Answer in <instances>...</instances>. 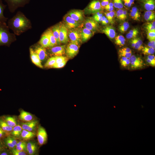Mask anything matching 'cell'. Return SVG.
Instances as JSON below:
<instances>
[{"mask_svg": "<svg viewBox=\"0 0 155 155\" xmlns=\"http://www.w3.org/2000/svg\"><path fill=\"white\" fill-rule=\"evenodd\" d=\"M38 43L41 46L44 48L49 47L50 44L49 39L45 32L41 36Z\"/></svg>", "mask_w": 155, "mask_h": 155, "instance_id": "28", "label": "cell"}, {"mask_svg": "<svg viewBox=\"0 0 155 155\" xmlns=\"http://www.w3.org/2000/svg\"><path fill=\"white\" fill-rule=\"evenodd\" d=\"M55 57L56 58V63L55 64L61 63L66 60L68 59L67 57L63 56Z\"/></svg>", "mask_w": 155, "mask_h": 155, "instance_id": "43", "label": "cell"}, {"mask_svg": "<svg viewBox=\"0 0 155 155\" xmlns=\"http://www.w3.org/2000/svg\"><path fill=\"white\" fill-rule=\"evenodd\" d=\"M110 19V23L113 22V20L115 15V12L114 11H112L109 12Z\"/></svg>", "mask_w": 155, "mask_h": 155, "instance_id": "53", "label": "cell"}, {"mask_svg": "<svg viewBox=\"0 0 155 155\" xmlns=\"http://www.w3.org/2000/svg\"><path fill=\"white\" fill-rule=\"evenodd\" d=\"M144 55H153L155 53V49L148 46H144L141 50Z\"/></svg>", "mask_w": 155, "mask_h": 155, "instance_id": "34", "label": "cell"}, {"mask_svg": "<svg viewBox=\"0 0 155 155\" xmlns=\"http://www.w3.org/2000/svg\"><path fill=\"white\" fill-rule=\"evenodd\" d=\"M146 61L147 64L148 65L153 67H154L155 66V64L153 63L151 61L148 59L146 58Z\"/></svg>", "mask_w": 155, "mask_h": 155, "instance_id": "58", "label": "cell"}, {"mask_svg": "<svg viewBox=\"0 0 155 155\" xmlns=\"http://www.w3.org/2000/svg\"><path fill=\"white\" fill-rule=\"evenodd\" d=\"M9 126L14 127L19 124L20 121L15 116L4 115L1 116Z\"/></svg>", "mask_w": 155, "mask_h": 155, "instance_id": "13", "label": "cell"}, {"mask_svg": "<svg viewBox=\"0 0 155 155\" xmlns=\"http://www.w3.org/2000/svg\"><path fill=\"white\" fill-rule=\"evenodd\" d=\"M113 7H114V6L113 2L110 1L109 4L105 7L104 9L107 11L109 8Z\"/></svg>", "mask_w": 155, "mask_h": 155, "instance_id": "57", "label": "cell"}, {"mask_svg": "<svg viewBox=\"0 0 155 155\" xmlns=\"http://www.w3.org/2000/svg\"><path fill=\"white\" fill-rule=\"evenodd\" d=\"M125 42V39L124 37L122 35H119L115 38V43L117 46L120 47L123 46Z\"/></svg>", "mask_w": 155, "mask_h": 155, "instance_id": "32", "label": "cell"}, {"mask_svg": "<svg viewBox=\"0 0 155 155\" xmlns=\"http://www.w3.org/2000/svg\"><path fill=\"white\" fill-rule=\"evenodd\" d=\"M15 148L18 150L27 153L26 145L17 146Z\"/></svg>", "mask_w": 155, "mask_h": 155, "instance_id": "47", "label": "cell"}, {"mask_svg": "<svg viewBox=\"0 0 155 155\" xmlns=\"http://www.w3.org/2000/svg\"><path fill=\"white\" fill-rule=\"evenodd\" d=\"M129 16L134 20H139L140 17V13L137 7H133L130 11Z\"/></svg>", "mask_w": 155, "mask_h": 155, "instance_id": "29", "label": "cell"}, {"mask_svg": "<svg viewBox=\"0 0 155 155\" xmlns=\"http://www.w3.org/2000/svg\"><path fill=\"white\" fill-rule=\"evenodd\" d=\"M30 57L32 63L38 67L42 68L43 66L41 64V61L38 56L31 47L30 48Z\"/></svg>", "mask_w": 155, "mask_h": 155, "instance_id": "17", "label": "cell"}, {"mask_svg": "<svg viewBox=\"0 0 155 155\" xmlns=\"http://www.w3.org/2000/svg\"><path fill=\"white\" fill-rule=\"evenodd\" d=\"M118 53L120 57H124L129 59L132 55V53H127L121 49L119 50Z\"/></svg>", "mask_w": 155, "mask_h": 155, "instance_id": "42", "label": "cell"}, {"mask_svg": "<svg viewBox=\"0 0 155 155\" xmlns=\"http://www.w3.org/2000/svg\"><path fill=\"white\" fill-rule=\"evenodd\" d=\"M68 29L64 24H61L59 35L60 43L66 44L69 41L68 34Z\"/></svg>", "mask_w": 155, "mask_h": 155, "instance_id": "11", "label": "cell"}, {"mask_svg": "<svg viewBox=\"0 0 155 155\" xmlns=\"http://www.w3.org/2000/svg\"><path fill=\"white\" fill-rule=\"evenodd\" d=\"M129 27V23L127 22H124L120 24L119 26V29L120 32L124 33L126 32Z\"/></svg>", "mask_w": 155, "mask_h": 155, "instance_id": "39", "label": "cell"}, {"mask_svg": "<svg viewBox=\"0 0 155 155\" xmlns=\"http://www.w3.org/2000/svg\"><path fill=\"white\" fill-rule=\"evenodd\" d=\"M148 46L151 47L155 49V40L149 41L148 44Z\"/></svg>", "mask_w": 155, "mask_h": 155, "instance_id": "54", "label": "cell"}, {"mask_svg": "<svg viewBox=\"0 0 155 155\" xmlns=\"http://www.w3.org/2000/svg\"><path fill=\"white\" fill-rule=\"evenodd\" d=\"M139 32L137 29L136 28L130 30L126 35V37L127 39H133L135 38Z\"/></svg>", "mask_w": 155, "mask_h": 155, "instance_id": "33", "label": "cell"}, {"mask_svg": "<svg viewBox=\"0 0 155 155\" xmlns=\"http://www.w3.org/2000/svg\"><path fill=\"white\" fill-rule=\"evenodd\" d=\"M131 5L134 3V0H127Z\"/></svg>", "mask_w": 155, "mask_h": 155, "instance_id": "63", "label": "cell"}, {"mask_svg": "<svg viewBox=\"0 0 155 155\" xmlns=\"http://www.w3.org/2000/svg\"><path fill=\"white\" fill-rule=\"evenodd\" d=\"M131 43L132 47L138 51H141L143 48L142 41L140 38L135 37L132 39Z\"/></svg>", "mask_w": 155, "mask_h": 155, "instance_id": "21", "label": "cell"}, {"mask_svg": "<svg viewBox=\"0 0 155 155\" xmlns=\"http://www.w3.org/2000/svg\"><path fill=\"white\" fill-rule=\"evenodd\" d=\"M145 9L147 11H153L155 9L154 0H142Z\"/></svg>", "mask_w": 155, "mask_h": 155, "instance_id": "27", "label": "cell"}, {"mask_svg": "<svg viewBox=\"0 0 155 155\" xmlns=\"http://www.w3.org/2000/svg\"><path fill=\"white\" fill-rule=\"evenodd\" d=\"M147 38L149 41L155 40V31L147 32Z\"/></svg>", "mask_w": 155, "mask_h": 155, "instance_id": "45", "label": "cell"}, {"mask_svg": "<svg viewBox=\"0 0 155 155\" xmlns=\"http://www.w3.org/2000/svg\"><path fill=\"white\" fill-rule=\"evenodd\" d=\"M86 9L89 11L92 12L99 11L102 9L99 0H93L92 1Z\"/></svg>", "mask_w": 155, "mask_h": 155, "instance_id": "15", "label": "cell"}, {"mask_svg": "<svg viewBox=\"0 0 155 155\" xmlns=\"http://www.w3.org/2000/svg\"><path fill=\"white\" fill-rule=\"evenodd\" d=\"M11 155L10 150L5 147L0 154V155Z\"/></svg>", "mask_w": 155, "mask_h": 155, "instance_id": "49", "label": "cell"}, {"mask_svg": "<svg viewBox=\"0 0 155 155\" xmlns=\"http://www.w3.org/2000/svg\"><path fill=\"white\" fill-rule=\"evenodd\" d=\"M22 130L21 126L19 124L13 127L10 135L17 139L20 140Z\"/></svg>", "mask_w": 155, "mask_h": 155, "instance_id": "24", "label": "cell"}, {"mask_svg": "<svg viewBox=\"0 0 155 155\" xmlns=\"http://www.w3.org/2000/svg\"><path fill=\"white\" fill-rule=\"evenodd\" d=\"M9 11L13 13L18 8L23 7L28 4L30 0H5Z\"/></svg>", "mask_w": 155, "mask_h": 155, "instance_id": "4", "label": "cell"}, {"mask_svg": "<svg viewBox=\"0 0 155 155\" xmlns=\"http://www.w3.org/2000/svg\"><path fill=\"white\" fill-rule=\"evenodd\" d=\"M56 63L55 57H52L49 58L45 63L44 66L46 68H51Z\"/></svg>", "mask_w": 155, "mask_h": 155, "instance_id": "35", "label": "cell"}, {"mask_svg": "<svg viewBox=\"0 0 155 155\" xmlns=\"http://www.w3.org/2000/svg\"><path fill=\"white\" fill-rule=\"evenodd\" d=\"M61 24H57L52 26L51 28L53 34L55 37L57 43L59 45L61 43L59 39L60 29Z\"/></svg>", "mask_w": 155, "mask_h": 155, "instance_id": "25", "label": "cell"}, {"mask_svg": "<svg viewBox=\"0 0 155 155\" xmlns=\"http://www.w3.org/2000/svg\"><path fill=\"white\" fill-rule=\"evenodd\" d=\"M80 33L82 41L85 42L92 36L93 32L84 27Z\"/></svg>", "mask_w": 155, "mask_h": 155, "instance_id": "23", "label": "cell"}, {"mask_svg": "<svg viewBox=\"0 0 155 155\" xmlns=\"http://www.w3.org/2000/svg\"><path fill=\"white\" fill-rule=\"evenodd\" d=\"M114 7L118 9H122L123 7L122 0H113Z\"/></svg>", "mask_w": 155, "mask_h": 155, "instance_id": "40", "label": "cell"}, {"mask_svg": "<svg viewBox=\"0 0 155 155\" xmlns=\"http://www.w3.org/2000/svg\"><path fill=\"white\" fill-rule=\"evenodd\" d=\"M102 31L110 39L114 38L116 36V33L115 29L111 26H108L104 27Z\"/></svg>", "mask_w": 155, "mask_h": 155, "instance_id": "20", "label": "cell"}, {"mask_svg": "<svg viewBox=\"0 0 155 155\" xmlns=\"http://www.w3.org/2000/svg\"><path fill=\"white\" fill-rule=\"evenodd\" d=\"M123 16L124 20H125L127 17V11L126 10H123Z\"/></svg>", "mask_w": 155, "mask_h": 155, "instance_id": "60", "label": "cell"}, {"mask_svg": "<svg viewBox=\"0 0 155 155\" xmlns=\"http://www.w3.org/2000/svg\"><path fill=\"white\" fill-rule=\"evenodd\" d=\"M145 28L147 32L155 31V20L152 22L148 23L145 26Z\"/></svg>", "mask_w": 155, "mask_h": 155, "instance_id": "38", "label": "cell"}, {"mask_svg": "<svg viewBox=\"0 0 155 155\" xmlns=\"http://www.w3.org/2000/svg\"><path fill=\"white\" fill-rule=\"evenodd\" d=\"M65 26L69 30L75 29L79 26V23L73 19L68 14L64 18Z\"/></svg>", "mask_w": 155, "mask_h": 155, "instance_id": "10", "label": "cell"}, {"mask_svg": "<svg viewBox=\"0 0 155 155\" xmlns=\"http://www.w3.org/2000/svg\"><path fill=\"white\" fill-rule=\"evenodd\" d=\"M36 135V132L22 130L20 140L27 142L33 139Z\"/></svg>", "mask_w": 155, "mask_h": 155, "instance_id": "16", "label": "cell"}, {"mask_svg": "<svg viewBox=\"0 0 155 155\" xmlns=\"http://www.w3.org/2000/svg\"><path fill=\"white\" fill-rule=\"evenodd\" d=\"M68 14L74 20L79 23L84 19L83 13L80 10H72L69 12Z\"/></svg>", "mask_w": 155, "mask_h": 155, "instance_id": "14", "label": "cell"}, {"mask_svg": "<svg viewBox=\"0 0 155 155\" xmlns=\"http://www.w3.org/2000/svg\"><path fill=\"white\" fill-rule=\"evenodd\" d=\"M7 6L6 5L4 4L2 0H0V22H6L8 18L5 17L4 15L3 12Z\"/></svg>", "mask_w": 155, "mask_h": 155, "instance_id": "30", "label": "cell"}, {"mask_svg": "<svg viewBox=\"0 0 155 155\" xmlns=\"http://www.w3.org/2000/svg\"><path fill=\"white\" fill-rule=\"evenodd\" d=\"M18 118L19 121L24 122H30L36 119L34 115L23 109L20 110Z\"/></svg>", "mask_w": 155, "mask_h": 155, "instance_id": "8", "label": "cell"}, {"mask_svg": "<svg viewBox=\"0 0 155 155\" xmlns=\"http://www.w3.org/2000/svg\"><path fill=\"white\" fill-rule=\"evenodd\" d=\"M68 60V59L66 60L61 63L55 64L52 68H62L64 67L66 65Z\"/></svg>", "mask_w": 155, "mask_h": 155, "instance_id": "46", "label": "cell"}, {"mask_svg": "<svg viewBox=\"0 0 155 155\" xmlns=\"http://www.w3.org/2000/svg\"><path fill=\"white\" fill-rule=\"evenodd\" d=\"M121 49L123 51L127 53H132V51L129 48L127 47H123Z\"/></svg>", "mask_w": 155, "mask_h": 155, "instance_id": "59", "label": "cell"}, {"mask_svg": "<svg viewBox=\"0 0 155 155\" xmlns=\"http://www.w3.org/2000/svg\"><path fill=\"white\" fill-rule=\"evenodd\" d=\"M9 29L6 22H0V46H8L16 40V35Z\"/></svg>", "mask_w": 155, "mask_h": 155, "instance_id": "2", "label": "cell"}, {"mask_svg": "<svg viewBox=\"0 0 155 155\" xmlns=\"http://www.w3.org/2000/svg\"><path fill=\"white\" fill-rule=\"evenodd\" d=\"M147 58L151 61L153 63L155 64V57L153 55H148Z\"/></svg>", "mask_w": 155, "mask_h": 155, "instance_id": "52", "label": "cell"}, {"mask_svg": "<svg viewBox=\"0 0 155 155\" xmlns=\"http://www.w3.org/2000/svg\"><path fill=\"white\" fill-rule=\"evenodd\" d=\"M101 8L104 9L110 2V0H100Z\"/></svg>", "mask_w": 155, "mask_h": 155, "instance_id": "48", "label": "cell"}, {"mask_svg": "<svg viewBox=\"0 0 155 155\" xmlns=\"http://www.w3.org/2000/svg\"><path fill=\"white\" fill-rule=\"evenodd\" d=\"M34 50L41 61L44 60L47 58V55L45 48L41 46H37Z\"/></svg>", "mask_w": 155, "mask_h": 155, "instance_id": "19", "label": "cell"}, {"mask_svg": "<svg viewBox=\"0 0 155 155\" xmlns=\"http://www.w3.org/2000/svg\"><path fill=\"white\" fill-rule=\"evenodd\" d=\"M12 155H27V153L20 151L16 149V148L10 150Z\"/></svg>", "mask_w": 155, "mask_h": 155, "instance_id": "41", "label": "cell"}, {"mask_svg": "<svg viewBox=\"0 0 155 155\" xmlns=\"http://www.w3.org/2000/svg\"><path fill=\"white\" fill-rule=\"evenodd\" d=\"M26 147L28 155L38 154L40 146L37 141L33 139L28 141L26 142Z\"/></svg>", "mask_w": 155, "mask_h": 155, "instance_id": "7", "label": "cell"}, {"mask_svg": "<svg viewBox=\"0 0 155 155\" xmlns=\"http://www.w3.org/2000/svg\"><path fill=\"white\" fill-rule=\"evenodd\" d=\"M130 68L133 70L142 69L145 66V64L140 57L134 55H131L129 58Z\"/></svg>", "mask_w": 155, "mask_h": 155, "instance_id": "5", "label": "cell"}, {"mask_svg": "<svg viewBox=\"0 0 155 155\" xmlns=\"http://www.w3.org/2000/svg\"><path fill=\"white\" fill-rule=\"evenodd\" d=\"M38 143L40 146L46 144L48 140V135L45 129L39 124L36 131Z\"/></svg>", "mask_w": 155, "mask_h": 155, "instance_id": "3", "label": "cell"}, {"mask_svg": "<svg viewBox=\"0 0 155 155\" xmlns=\"http://www.w3.org/2000/svg\"><path fill=\"white\" fill-rule=\"evenodd\" d=\"M79 44L70 42L66 47L65 54L68 58L71 59L78 53L79 49Z\"/></svg>", "mask_w": 155, "mask_h": 155, "instance_id": "6", "label": "cell"}, {"mask_svg": "<svg viewBox=\"0 0 155 155\" xmlns=\"http://www.w3.org/2000/svg\"><path fill=\"white\" fill-rule=\"evenodd\" d=\"M109 22L108 19L106 18L105 20L102 23V24L103 25H105L108 24L109 23Z\"/></svg>", "mask_w": 155, "mask_h": 155, "instance_id": "62", "label": "cell"}, {"mask_svg": "<svg viewBox=\"0 0 155 155\" xmlns=\"http://www.w3.org/2000/svg\"><path fill=\"white\" fill-rule=\"evenodd\" d=\"M7 25L17 36L20 35L32 28L30 20L20 11H18L8 20Z\"/></svg>", "mask_w": 155, "mask_h": 155, "instance_id": "1", "label": "cell"}, {"mask_svg": "<svg viewBox=\"0 0 155 155\" xmlns=\"http://www.w3.org/2000/svg\"><path fill=\"white\" fill-rule=\"evenodd\" d=\"M49 39L50 44L49 47H52L57 45L56 40L54 36L51 28L47 30L45 32Z\"/></svg>", "mask_w": 155, "mask_h": 155, "instance_id": "26", "label": "cell"}, {"mask_svg": "<svg viewBox=\"0 0 155 155\" xmlns=\"http://www.w3.org/2000/svg\"><path fill=\"white\" fill-rule=\"evenodd\" d=\"M26 145V142L23 140H19L16 144V146Z\"/></svg>", "mask_w": 155, "mask_h": 155, "instance_id": "55", "label": "cell"}, {"mask_svg": "<svg viewBox=\"0 0 155 155\" xmlns=\"http://www.w3.org/2000/svg\"><path fill=\"white\" fill-rule=\"evenodd\" d=\"M120 63L121 66L124 68L130 67V63L129 58L122 57L120 59Z\"/></svg>", "mask_w": 155, "mask_h": 155, "instance_id": "37", "label": "cell"}, {"mask_svg": "<svg viewBox=\"0 0 155 155\" xmlns=\"http://www.w3.org/2000/svg\"><path fill=\"white\" fill-rule=\"evenodd\" d=\"M5 147L3 140H0V154Z\"/></svg>", "mask_w": 155, "mask_h": 155, "instance_id": "56", "label": "cell"}, {"mask_svg": "<svg viewBox=\"0 0 155 155\" xmlns=\"http://www.w3.org/2000/svg\"><path fill=\"white\" fill-rule=\"evenodd\" d=\"M145 20L147 21H150L155 20V14L153 11H147L144 15Z\"/></svg>", "mask_w": 155, "mask_h": 155, "instance_id": "31", "label": "cell"}, {"mask_svg": "<svg viewBox=\"0 0 155 155\" xmlns=\"http://www.w3.org/2000/svg\"><path fill=\"white\" fill-rule=\"evenodd\" d=\"M0 127L6 133L7 136L10 135L13 127L7 125L1 117H0Z\"/></svg>", "mask_w": 155, "mask_h": 155, "instance_id": "22", "label": "cell"}, {"mask_svg": "<svg viewBox=\"0 0 155 155\" xmlns=\"http://www.w3.org/2000/svg\"><path fill=\"white\" fill-rule=\"evenodd\" d=\"M99 27L98 22L92 18L87 19L84 23V27L93 32L98 30Z\"/></svg>", "mask_w": 155, "mask_h": 155, "instance_id": "12", "label": "cell"}, {"mask_svg": "<svg viewBox=\"0 0 155 155\" xmlns=\"http://www.w3.org/2000/svg\"><path fill=\"white\" fill-rule=\"evenodd\" d=\"M104 14L106 17V18L108 20L109 22H110V19L109 12H105Z\"/></svg>", "mask_w": 155, "mask_h": 155, "instance_id": "61", "label": "cell"}, {"mask_svg": "<svg viewBox=\"0 0 155 155\" xmlns=\"http://www.w3.org/2000/svg\"><path fill=\"white\" fill-rule=\"evenodd\" d=\"M2 140L5 146L9 149L11 150L16 147L7 136L4 138Z\"/></svg>", "mask_w": 155, "mask_h": 155, "instance_id": "36", "label": "cell"}, {"mask_svg": "<svg viewBox=\"0 0 155 155\" xmlns=\"http://www.w3.org/2000/svg\"><path fill=\"white\" fill-rule=\"evenodd\" d=\"M103 15L102 13L98 15H94L93 16V19L97 22H101Z\"/></svg>", "mask_w": 155, "mask_h": 155, "instance_id": "50", "label": "cell"}, {"mask_svg": "<svg viewBox=\"0 0 155 155\" xmlns=\"http://www.w3.org/2000/svg\"><path fill=\"white\" fill-rule=\"evenodd\" d=\"M123 9H119L116 12L115 15L116 17L119 20H124L123 16Z\"/></svg>", "mask_w": 155, "mask_h": 155, "instance_id": "44", "label": "cell"}, {"mask_svg": "<svg viewBox=\"0 0 155 155\" xmlns=\"http://www.w3.org/2000/svg\"><path fill=\"white\" fill-rule=\"evenodd\" d=\"M7 135L6 133L0 127V140H3Z\"/></svg>", "mask_w": 155, "mask_h": 155, "instance_id": "51", "label": "cell"}, {"mask_svg": "<svg viewBox=\"0 0 155 155\" xmlns=\"http://www.w3.org/2000/svg\"><path fill=\"white\" fill-rule=\"evenodd\" d=\"M66 46L63 45L51 47V52L55 56H62L65 53Z\"/></svg>", "mask_w": 155, "mask_h": 155, "instance_id": "18", "label": "cell"}, {"mask_svg": "<svg viewBox=\"0 0 155 155\" xmlns=\"http://www.w3.org/2000/svg\"><path fill=\"white\" fill-rule=\"evenodd\" d=\"M68 36L70 42L78 43L80 44L82 40L80 33L75 29L69 30L68 32Z\"/></svg>", "mask_w": 155, "mask_h": 155, "instance_id": "9", "label": "cell"}]
</instances>
